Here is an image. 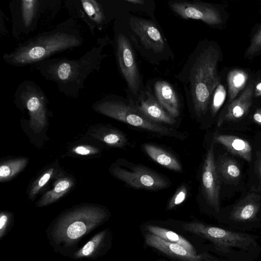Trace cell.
Instances as JSON below:
<instances>
[{
  "instance_id": "d4e9b609",
  "label": "cell",
  "mask_w": 261,
  "mask_h": 261,
  "mask_svg": "<svg viewBox=\"0 0 261 261\" xmlns=\"http://www.w3.org/2000/svg\"><path fill=\"white\" fill-rule=\"evenodd\" d=\"M92 135L96 139L112 147L123 148L128 143L125 135L115 128L102 127L96 129Z\"/></svg>"
},
{
  "instance_id": "e0dca14e",
  "label": "cell",
  "mask_w": 261,
  "mask_h": 261,
  "mask_svg": "<svg viewBox=\"0 0 261 261\" xmlns=\"http://www.w3.org/2000/svg\"><path fill=\"white\" fill-rule=\"evenodd\" d=\"M254 73L242 67L225 69V80L227 88V106L236 99L244 90L253 77Z\"/></svg>"
},
{
  "instance_id": "8fae6325",
  "label": "cell",
  "mask_w": 261,
  "mask_h": 261,
  "mask_svg": "<svg viewBox=\"0 0 261 261\" xmlns=\"http://www.w3.org/2000/svg\"><path fill=\"white\" fill-rule=\"evenodd\" d=\"M111 172L115 177L135 188L158 190L168 186L165 178L142 166H134L129 169L116 167Z\"/></svg>"
},
{
  "instance_id": "603a6c76",
  "label": "cell",
  "mask_w": 261,
  "mask_h": 261,
  "mask_svg": "<svg viewBox=\"0 0 261 261\" xmlns=\"http://www.w3.org/2000/svg\"><path fill=\"white\" fill-rule=\"evenodd\" d=\"M143 147L147 154L160 165L176 172L182 171V166L179 162L169 152L151 144H145Z\"/></svg>"
},
{
  "instance_id": "d6a6232c",
  "label": "cell",
  "mask_w": 261,
  "mask_h": 261,
  "mask_svg": "<svg viewBox=\"0 0 261 261\" xmlns=\"http://www.w3.org/2000/svg\"><path fill=\"white\" fill-rule=\"evenodd\" d=\"M188 190L185 185L181 186L171 198L168 205V208L171 210L182 203L186 199Z\"/></svg>"
},
{
  "instance_id": "5b68a950",
  "label": "cell",
  "mask_w": 261,
  "mask_h": 261,
  "mask_svg": "<svg viewBox=\"0 0 261 261\" xmlns=\"http://www.w3.org/2000/svg\"><path fill=\"white\" fill-rule=\"evenodd\" d=\"M92 108L98 113L149 132L168 136L177 134L174 130L150 121L133 105H127L113 95H107L96 101Z\"/></svg>"
},
{
  "instance_id": "f546056e",
  "label": "cell",
  "mask_w": 261,
  "mask_h": 261,
  "mask_svg": "<svg viewBox=\"0 0 261 261\" xmlns=\"http://www.w3.org/2000/svg\"><path fill=\"white\" fill-rule=\"evenodd\" d=\"M261 55V22L252 29L250 43L246 48L244 58L251 60Z\"/></svg>"
},
{
  "instance_id": "6da1fadb",
  "label": "cell",
  "mask_w": 261,
  "mask_h": 261,
  "mask_svg": "<svg viewBox=\"0 0 261 261\" xmlns=\"http://www.w3.org/2000/svg\"><path fill=\"white\" fill-rule=\"evenodd\" d=\"M109 212L103 206L83 204L62 212L47 227L49 244L57 253L70 257L83 239L105 222Z\"/></svg>"
},
{
  "instance_id": "484cf974",
  "label": "cell",
  "mask_w": 261,
  "mask_h": 261,
  "mask_svg": "<svg viewBox=\"0 0 261 261\" xmlns=\"http://www.w3.org/2000/svg\"><path fill=\"white\" fill-rule=\"evenodd\" d=\"M145 229L166 241L180 245L191 253L197 254L193 246L187 240L173 231L153 225H147Z\"/></svg>"
},
{
  "instance_id": "9c48e42d",
  "label": "cell",
  "mask_w": 261,
  "mask_h": 261,
  "mask_svg": "<svg viewBox=\"0 0 261 261\" xmlns=\"http://www.w3.org/2000/svg\"><path fill=\"white\" fill-rule=\"evenodd\" d=\"M185 230L209 240L221 249L236 247L249 249L254 243L252 236L229 231L202 223L193 222L183 225Z\"/></svg>"
},
{
  "instance_id": "9a60e30c",
  "label": "cell",
  "mask_w": 261,
  "mask_h": 261,
  "mask_svg": "<svg viewBox=\"0 0 261 261\" xmlns=\"http://www.w3.org/2000/svg\"><path fill=\"white\" fill-rule=\"evenodd\" d=\"M254 82L255 73L242 93L229 105L224 107L218 119V126H220L224 121L239 120L249 113L255 101L254 98Z\"/></svg>"
},
{
  "instance_id": "f35d334b",
  "label": "cell",
  "mask_w": 261,
  "mask_h": 261,
  "mask_svg": "<svg viewBox=\"0 0 261 261\" xmlns=\"http://www.w3.org/2000/svg\"><path fill=\"white\" fill-rule=\"evenodd\" d=\"M259 13L260 14H261V1H260V3L259 4Z\"/></svg>"
},
{
  "instance_id": "2e32d148",
  "label": "cell",
  "mask_w": 261,
  "mask_h": 261,
  "mask_svg": "<svg viewBox=\"0 0 261 261\" xmlns=\"http://www.w3.org/2000/svg\"><path fill=\"white\" fill-rule=\"evenodd\" d=\"M133 106L144 116L152 122L168 124H174L175 119L171 116L160 105L155 97L146 91L139 102Z\"/></svg>"
},
{
  "instance_id": "5bb4252c",
  "label": "cell",
  "mask_w": 261,
  "mask_h": 261,
  "mask_svg": "<svg viewBox=\"0 0 261 261\" xmlns=\"http://www.w3.org/2000/svg\"><path fill=\"white\" fill-rule=\"evenodd\" d=\"M133 32L140 39L142 44L155 53L162 52L165 48V41L159 29L151 21L132 16L129 21Z\"/></svg>"
},
{
  "instance_id": "4316f807",
  "label": "cell",
  "mask_w": 261,
  "mask_h": 261,
  "mask_svg": "<svg viewBox=\"0 0 261 261\" xmlns=\"http://www.w3.org/2000/svg\"><path fill=\"white\" fill-rule=\"evenodd\" d=\"M219 175L229 181H236L241 176V170L237 163L229 156L223 155L216 163Z\"/></svg>"
},
{
  "instance_id": "cb8c5ba5",
  "label": "cell",
  "mask_w": 261,
  "mask_h": 261,
  "mask_svg": "<svg viewBox=\"0 0 261 261\" xmlns=\"http://www.w3.org/2000/svg\"><path fill=\"white\" fill-rule=\"evenodd\" d=\"M74 181L69 177H61L56 182L54 188L46 192L36 203L38 207L54 203L65 195L73 186Z\"/></svg>"
},
{
  "instance_id": "e575fe53",
  "label": "cell",
  "mask_w": 261,
  "mask_h": 261,
  "mask_svg": "<svg viewBox=\"0 0 261 261\" xmlns=\"http://www.w3.org/2000/svg\"><path fill=\"white\" fill-rule=\"evenodd\" d=\"M254 98L255 100L261 98V69L255 73Z\"/></svg>"
},
{
  "instance_id": "44dd1931",
  "label": "cell",
  "mask_w": 261,
  "mask_h": 261,
  "mask_svg": "<svg viewBox=\"0 0 261 261\" xmlns=\"http://www.w3.org/2000/svg\"><path fill=\"white\" fill-rule=\"evenodd\" d=\"M261 196L256 193H249L232 209L230 218L236 221H247L253 219L260 205Z\"/></svg>"
},
{
  "instance_id": "ac0fdd59",
  "label": "cell",
  "mask_w": 261,
  "mask_h": 261,
  "mask_svg": "<svg viewBox=\"0 0 261 261\" xmlns=\"http://www.w3.org/2000/svg\"><path fill=\"white\" fill-rule=\"evenodd\" d=\"M109 231L105 229L95 234L69 257L73 259H96L106 252L109 245Z\"/></svg>"
},
{
  "instance_id": "4fadbf2b",
  "label": "cell",
  "mask_w": 261,
  "mask_h": 261,
  "mask_svg": "<svg viewBox=\"0 0 261 261\" xmlns=\"http://www.w3.org/2000/svg\"><path fill=\"white\" fill-rule=\"evenodd\" d=\"M214 158V143L207 152L202 173V187L208 204L215 210L219 211L220 180Z\"/></svg>"
},
{
  "instance_id": "1f68e13d",
  "label": "cell",
  "mask_w": 261,
  "mask_h": 261,
  "mask_svg": "<svg viewBox=\"0 0 261 261\" xmlns=\"http://www.w3.org/2000/svg\"><path fill=\"white\" fill-rule=\"evenodd\" d=\"M14 221V216L12 213L7 211L1 212L0 241H2L12 229Z\"/></svg>"
},
{
  "instance_id": "7a4b0ae2",
  "label": "cell",
  "mask_w": 261,
  "mask_h": 261,
  "mask_svg": "<svg viewBox=\"0 0 261 261\" xmlns=\"http://www.w3.org/2000/svg\"><path fill=\"white\" fill-rule=\"evenodd\" d=\"M83 43L82 33L75 19L70 17L53 29L20 43L13 51L4 53L3 59L5 63L14 67L34 65Z\"/></svg>"
},
{
  "instance_id": "8d00e7d4",
  "label": "cell",
  "mask_w": 261,
  "mask_h": 261,
  "mask_svg": "<svg viewBox=\"0 0 261 261\" xmlns=\"http://www.w3.org/2000/svg\"><path fill=\"white\" fill-rule=\"evenodd\" d=\"M253 121L258 124L261 125V108H256L252 114Z\"/></svg>"
},
{
  "instance_id": "83f0119b",
  "label": "cell",
  "mask_w": 261,
  "mask_h": 261,
  "mask_svg": "<svg viewBox=\"0 0 261 261\" xmlns=\"http://www.w3.org/2000/svg\"><path fill=\"white\" fill-rule=\"evenodd\" d=\"M221 79L215 89L210 102V109L213 117L215 116L220 108L227 101V88L225 80V69L221 72Z\"/></svg>"
},
{
  "instance_id": "ba28073f",
  "label": "cell",
  "mask_w": 261,
  "mask_h": 261,
  "mask_svg": "<svg viewBox=\"0 0 261 261\" xmlns=\"http://www.w3.org/2000/svg\"><path fill=\"white\" fill-rule=\"evenodd\" d=\"M168 5L175 13L185 19H193L203 21L208 25L223 28L229 18L225 8L218 4L199 2H170Z\"/></svg>"
},
{
  "instance_id": "8992f818",
  "label": "cell",
  "mask_w": 261,
  "mask_h": 261,
  "mask_svg": "<svg viewBox=\"0 0 261 261\" xmlns=\"http://www.w3.org/2000/svg\"><path fill=\"white\" fill-rule=\"evenodd\" d=\"M60 1L13 0L9 5L12 17V35L20 39L37 30L41 17L58 8Z\"/></svg>"
},
{
  "instance_id": "52a82bcc",
  "label": "cell",
  "mask_w": 261,
  "mask_h": 261,
  "mask_svg": "<svg viewBox=\"0 0 261 261\" xmlns=\"http://www.w3.org/2000/svg\"><path fill=\"white\" fill-rule=\"evenodd\" d=\"M14 101L21 110L26 109L30 117V126L35 132L46 125L48 101L41 87L34 82L24 80L18 86L14 94Z\"/></svg>"
},
{
  "instance_id": "ffe728a7",
  "label": "cell",
  "mask_w": 261,
  "mask_h": 261,
  "mask_svg": "<svg viewBox=\"0 0 261 261\" xmlns=\"http://www.w3.org/2000/svg\"><path fill=\"white\" fill-rule=\"evenodd\" d=\"M155 98L171 116L175 118L179 114L177 95L170 84L165 81H157L154 86Z\"/></svg>"
},
{
  "instance_id": "7402d4cb",
  "label": "cell",
  "mask_w": 261,
  "mask_h": 261,
  "mask_svg": "<svg viewBox=\"0 0 261 261\" xmlns=\"http://www.w3.org/2000/svg\"><path fill=\"white\" fill-rule=\"evenodd\" d=\"M216 142L222 144L230 152L248 162L251 160L252 148L248 141L237 136L218 135L215 137Z\"/></svg>"
},
{
  "instance_id": "d590c367",
  "label": "cell",
  "mask_w": 261,
  "mask_h": 261,
  "mask_svg": "<svg viewBox=\"0 0 261 261\" xmlns=\"http://www.w3.org/2000/svg\"><path fill=\"white\" fill-rule=\"evenodd\" d=\"M257 158L255 162V170L259 180V189L261 190V151L257 154Z\"/></svg>"
},
{
  "instance_id": "74e56055",
  "label": "cell",
  "mask_w": 261,
  "mask_h": 261,
  "mask_svg": "<svg viewBox=\"0 0 261 261\" xmlns=\"http://www.w3.org/2000/svg\"><path fill=\"white\" fill-rule=\"evenodd\" d=\"M125 1L134 4H143L144 3V1L143 0H125Z\"/></svg>"
},
{
  "instance_id": "277c9868",
  "label": "cell",
  "mask_w": 261,
  "mask_h": 261,
  "mask_svg": "<svg viewBox=\"0 0 261 261\" xmlns=\"http://www.w3.org/2000/svg\"><path fill=\"white\" fill-rule=\"evenodd\" d=\"M188 74L190 94L197 116L206 114L213 94L221 81L218 70L222 61L221 48L216 41H203L196 50Z\"/></svg>"
},
{
  "instance_id": "30bf717a",
  "label": "cell",
  "mask_w": 261,
  "mask_h": 261,
  "mask_svg": "<svg viewBox=\"0 0 261 261\" xmlns=\"http://www.w3.org/2000/svg\"><path fill=\"white\" fill-rule=\"evenodd\" d=\"M104 1L102 0H68L65 5L71 17L83 20L92 35L101 30L108 21Z\"/></svg>"
},
{
  "instance_id": "d6986e66",
  "label": "cell",
  "mask_w": 261,
  "mask_h": 261,
  "mask_svg": "<svg viewBox=\"0 0 261 261\" xmlns=\"http://www.w3.org/2000/svg\"><path fill=\"white\" fill-rule=\"evenodd\" d=\"M146 243L172 257L185 261H200L201 256L194 254L182 246L166 241L153 234L145 236Z\"/></svg>"
},
{
  "instance_id": "7c38bea8",
  "label": "cell",
  "mask_w": 261,
  "mask_h": 261,
  "mask_svg": "<svg viewBox=\"0 0 261 261\" xmlns=\"http://www.w3.org/2000/svg\"><path fill=\"white\" fill-rule=\"evenodd\" d=\"M116 49L121 72L129 89L134 94L137 95L140 85L137 64L130 43L122 33H119L116 36Z\"/></svg>"
},
{
  "instance_id": "836d02e7",
  "label": "cell",
  "mask_w": 261,
  "mask_h": 261,
  "mask_svg": "<svg viewBox=\"0 0 261 261\" xmlns=\"http://www.w3.org/2000/svg\"><path fill=\"white\" fill-rule=\"evenodd\" d=\"M72 151L75 154L81 155H88L97 153L98 150L89 145H79L74 147Z\"/></svg>"
},
{
  "instance_id": "3957f363",
  "label": "cell",
  "mask_w": 261,
  "mask_h": 261,
  "mask_svg": "<svg viewBox=\"0 0 261 261\" xmlns=\"http://www.w3.org/2000/svg\"><path fill=\"white\" fill-rule=\"evenodd\" d=\"M107 43L106 38H99L95 45L78 59L50 58L34 65L45 80L57 85L60 93L77 98L88 76L99 71L102 60L107 57L102 54Z\"/></svg>"
},
{
  "instance_id": "4dcf8cb0",
  "label": "cell",
  "mask_w": 261,
  "mask_h": 261,
  "mask_svg": "<svg viewBox=\"0 0 261 261\" xmlns=\"http://www.w3.org/2000/svg\"><path fill=\"white\" fill-rule=\"evenodd\" d=\"M54 173V168H50L44 172L35 181L32 185L29 192V198L30 199L34 200L35 196L50 180Z\"/></svg>"
},
{
  "instance_id": "f1b7e54d",
  "label": "cell",
  "mask_w": 261,
  "mask_h": 261,
  "mask_svg": "<svg viewBox=\"0 0 261 261\" xmlns=\"http://www.w3.org/2000/svg\"><path fill=\"white\" fill-rule=\"evenodd\" d=\"M28 159L24 158L9 160L0 167V181H6L12 179L26 166Z\"/></svg>"
}]
</instances>
